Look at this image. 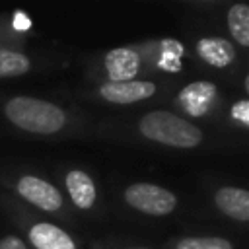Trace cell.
<instances>
[{
    "label": "cell",
    "mask_w": 249,
    "mask_h": 249,
    "mask_svg": "<svg viewBox=\"0 0 249 249\" xmlns=\"http://www.w3.org/2000/svg\"><path fill=\"white\" fill-rule=\"evenodd\" d=\"M161 62L160 66L165 70H179V56L183 53L181 43L177 41H163L161 43Z\"/></svg>",
    "instance_id": "5bb4252c"
},
{
    "label": "cell",
    "mask_w": 249,
    "mask_h": 249,
    "mask_svg": "<svg viewBox=\"0 0 249 249\" xmlns=\"http://www.w3.org/2000/svg\"><path fill=\"white\" fill-rule=\"evenodd\" d=\"M138 54L132 49L119 47L107 53L105 68L109 74V82H128L138 74Z\"/></svg>",
    "instance_id": "52a82bcc"
},
{
    "label": "cell",
    "mask_w": 249,
    "mask_h": 249,
    "mask_svg": "<svg viewBox=\"0 0 249 249\" xmlns=\"http://www.w3.org/2000/svg\"><path fill=\"white\" fill-rule=\"evenodd\" d=\"M124 200L146 214H154V216H163L169 214L175 206H177V198L171 191L160 187V185H152V183H134L124 191Z\"/></svg>",
    "instance_id": "3957f363"
},
{
    "label": "cell",
    "mask_w": 249,
    "mask_h": 249,
    "mask_svg": "<svg viewBox=\"0 0 249 249\" xmlns=\"http://www.w3.org/2000/svg\"><path fill=\"white\" fill-rule=\"evenodd\" d=\"M14 23H16L18 29H25V27H29V21L23 18V14H18L16 19H14Z\"/></svg>",
    "instance_id": "d6986e66"
},
{
    "label": "cell",
    "mask_w": 249,
    "mask_h": 249,
    "mask_svg": "<svg viewBox=\"0 0 249 249\" xmlns=\"http://www.w3.org/2000/svg\"><path fill=\"white\" fill-rule=\"evenodd\" d=\"M101 97L111 103H134L140 99H148L156 93V86L144 80H128V82H107L99 89Z\"/></svg>",
    "instance_id": "5b68a950"
},
{
    "label": "cell",
    "mask_w": 249,
    "mask_h": 249,
    "mask_svg": "<svg viewBox=\"0 0 249 249\" xmlns=\"http://www.w3.org/2000/svg\"><path fill=\"white\" fill-rule=\"evenodd\" d=\"M29 239L35 249H76L72 237L60 228L41 222L29 230Z\"/></svg>",
    "instance_id": "9c48e42d"
},
{
    "label": "cell",
    "mask_w": 249,
    "mask_h": 249,
    "mask_svg": "<svg viewBox=\"0 0 249 249\" xmlns=\"http://www.w3.org/2000/svg\"><path fill=\"white\" fill-rule=\"evenodd\" d=\"M202 249H233L224 237H202Z\"/></svg>",
    "instance_id": "2e32d148"
},
{
    "label": "cell",
    "mask_w": 249,
    "mask_h": 249,
    "mask_svg": "<svg viewBox=\"0 0 249 249\" xmlns=\"http://www.w3.org/2000/svg\"><path fill=\"white\" fill-rule=\"evenodd\" d=\"M231 115H233V119H237L241 124H249V103L243 99V101H239L233 109H231Z\"/></svg>",
    "instance_id": "9a60e30c"
},
{
    "label": "cell",
    "mask_w": 249,
    "mask_h": 249,
    "mask_svg": "<svg viewBox=\"0 0 249 249\" xmlns=\"http://www.w3.org/2000/svg\"><path fill=\"white\" fill-rule=\"evenodd\" d=\"M196 53L198 56L212 64V66H228L233 58H235V51H233V45L222 37H206V39H200L196 43Z\"/></svg>",
    "instance_id": "30bf717a"
},
{
    "label": "cell",
    "mask_w": 249,
    "mask_h": 249,
    "mask_svg": "<svg viewBox=\"0 0 249 249\" xmlns=\"http://www.w3.org/2000/svg\"><path fill=\"white\" fill-rule=\"evenodd\" d=\"M0 249H27L25 243L16 235H6L0 239Z\"/></svg>",
    "instance_id": "e0dca14e"
},
{
    "label": "cell",
    "mask_w": 249,
    "mask_h": 249,
    "mask_svg": "<svg viewBox=\"0 0 249 249\" xmlns=\"http://www.w3.org/2000/svg\"><path fill=\"white\" fill-rule=\"evenodd\" d=\"M134 249H146V247H134Z\"/></svg>",
    "instance_id": "ffe728a7"
},
{
    "label": "cell",
    "mask_w": 249,
    "mask_h": 249,
    "mask_svg": "<svg viewBox=\"0 0 249 249\" xmlns=\"http://www.w3.org/2000/svg\"><path fill=\"white\" fill-rule=\"evenodd\" d=\"M177 249H202V237H185L177 243Z\"/></svg>",
    "instance_id": "ac0fdd59"
},
{
    "label": "cell",
    "mask_w": 249,
    "mask_h": 249,
    "mask_svg": "<svg viewBox=\"0 0 249 249\" xmlns=\"http://www.w3.org/2000/svg\"><path fill=\"white\" fill-rule=\"evenodd\" d=\"M31 62L25 54L0 47V78L6 76H21L29 70Z\"/></svg>",
    "instance_id": "4fadbf2b"
},
{
    "label": "cell",
    "mask_w": 249,
    "mask_h": 249,
    "mask_svg": "<svg viewBox=\"0 0 249 249\" xmlns=\"http://www.w3.org/2000/svg\"><path fill=\"white\" fill-rule=\"evenodd\" d=\"M18 193L25 200L33 202L35 206H39L41 210H47V212H54L62 206V196H60L58 189L39 177H33V175H25L18 181Z\"/></svg>",
    "instance_id": "277c9868"
},
{
    "label": "cell",
    "mask_w": 249,
    "mask_h": 249,
    "mask_svg": "<svg viewBox=\"0 0 249 249\" xmlns=\"http://www.w3.org/2000/svg\"><path fill=\"white\" fill-rule=\"evenodd\" d=\"M6 117L19 128L35 134H53L64 126V111L35 97H14L6 103Z\"/></svg>",
    "instance_id": "6da1fadb"
},
{
    "label": "cell",
    "mask_w": 249,
    "mask_h": 249,
    "mask_svg": "<svg viewBox=\"0 0 249 249\" xmlns=\"http://www.w3.org/2000/svg\"><path fill=\"white\" fill-rule=\"evenodd\" d=\"M228 27L241 47H249V8L245 4H233L230 8Z\"/></svg>",
    "instance_id": "7c38bea8"
},
{
    "label": "cell",
    "mask_w": 249,
    "mask_h": 249,
    "mask_svg": "<svg viewBox=\"0 0 249 249\" xmlns=\"http://www.w3.org/2000/svg\"><path fill=\"white\" fill-rule=\"evenodd\" d=\"M66 187H68V193H70V198L72 202L78 206V208H91L93 206V200H95V187H93V181L88 173L84 171H70L66 175Z\"/></svg>",
    "instance_id": "8fae6325"
},
{
    "label": "cell",
    "mask_w": 249,
    "mask_h": 249,
    "mask_svg": "<svg viewBox=\"0 0 249 249\" xmlns=\"http://www.w3.org/2000/svg\"><path fill=\"white\" fill-rule=\"evenodd\" d=\"M216 206L235 218V220H249V193L245 189H237V187H222L218 189L216 196Z\"/></svg>",
    "instance_id": "ba28073f"
},
{
    "label": "cell",
    "mask_w": 249,
    "mask_h": 249,
    "mask_svg": "<svg viewBox=\"0 0 249 249\" xmlns=\"http://www.w3.org/2000/svg\"><path fill=\"white\" fill-rule=\"evenodd\" d=\"M140 132L160 144L175 148H195L202 140V132L185 119L169 111H152L140 119Z\"/></svg>",
    "instance_id": "7a4b0ae2"
},
{
    "label": "cell",
    "mask_w": 249,
    "mask_h": 249,
    "mask_svg": "<svg viewBox=\"0 0 249 249\" xmlns=\"http://www.w3.org/2000/svg\"><path fill=\"white\" fill-rule=\"evenodd\" d=\"M216 97V86L212 82H193L179 93L181 107L191 117H202Z\"/></svg>",
    "instance_id": "8992f818"
}]
</instances>
